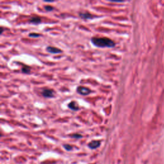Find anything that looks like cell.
I'll return each instance as SVG.
<instances>
[{
    "label": "cell",
    "mask_w": 164,
    "mask_h": 164,
    "mask_svg": "<svg viewBox=\"0 0 164 164\" xmlns=\"http://www.w3.org/2000/svg\"><path fill=\"white\" fill-rule=\"evenodd\" d=\"M92 43L99 48H113L115 46L113 40L107 37H93Z\"/></svg>",
    "instance_id": "cell-1"
},
{
    "label": "cell",
    "mask_w": 164,
    "mask_h": 164,
    "mask_svg": "<svg viewBox=\"0 0 164 164\" xmlns=\"http://www.w3.org/2000/svg\"><path fill=\"white\" fill-rule=\"evenodd\" d=\"M76 91H77L78 94L82 95V96H87V95L90 94V93L92 92L90 88H87V87H82V86H80V87H78L77 89H76Z\"/></svg>",
    "instance_id": "cell-2"
},
{
    "label": "cell",
    "mask_w": 164,
    "mask_h": 164,
    "mask_svg": "<svg viewBox=\"0 0 164 164\" xmlns=\"http://www.w3.org/2000/svg\"><path fill=\"white\" fill-rule=\"evenodd\" d=\"M42 95L46 98H51L54 97L55 92L50 88H44L42 91Z\"/></svg>",
    "instance_id": "cell-3"
},
{
    "label": "cell",
    "mask_w": 164,
    "mask_h": 164,
    "mask_svg": "<svg viewBox=\"0 0 164 164\" xmlns=\"http://www.w3.org/2000/svg\"><path fill=\"white\" fill-rule=\"evenodd\" d=\"M46 50L48 52H49V53H52V54H58V53H61L62 52V51L61 50L53 46L47 47Z\"/></svg>",
    "instance_id": "cell-4"
},
{
    "label": "cell",
    "mask_w": 164,
    "mask_h": 164,
    "mask_svg": "<svg viewBox=\"0 0 164 164\" xmlns=\"http://www.w3.org/2000/svg\"><path fill=\"white\" fill-rule=\"evenodd\" d=\"M79 16L81 18L83 19H91L94 17H96V16H94L90 13L85 12H80L79 14Z\"/></svg>",
    "instance_id": "cell-5"
},
{
    "label": "cell",
    "mask_w": 164,
    "mask_h": 164,
    "mask_svg": "<svg viewBox=\"0 0 164 164\" xmlns=\"http://www.w3.org/2000/svg\"><path fill=\"white\" fill-rule=\"evenodd\" d=\"M68 107L71 110H73V111H78L79 110V106H78L77 103L76 101H74L70 103L68 105Z\"/></svg>",
    "instance_id": "cell-6"
},
{
    "label": "cell",
    "mask_w": 164,
    "mask_h": 164,
    "mask_svg": "<svg viewBox=\"0 0 164 164\" xmlns=\"http://www.w3.org/2000/svg\"><path fill=\"white\" fill-rule=\"evenodd\" d=\"M29 23L34 24V25H38V24L41 23V19L39 16H34V17H32L29 19Z\"/></svg>",
    "instance_id": "cell-7"
},
{
    "label": "cell",
    "mask_w": 164,
    "mask_h": 164,
    "mask_svg": "<svg viewBox=\"0 0 164 164\" xmlns=\"http://www.w3.org/2000/svg\"><path fill=\"white\" fill-rule=\"evenodd\" d=\"M100 142L98 140H94L88 144V147L90 149H96L100 146Z\"/></svg>",
    "instance_id": "cell-8"
},
{
    "label": "cell",
    "mask_w": 164,
    "mask_h": 164,
    "mask_svg": "<svg viewBox=\"0 0 164 164\" xmlns=\"http://www.w3.org/2000/svg\"><path fill=\"white\" fill-rule=\"evenodd\" d=\"M22 72L25 74H29L30 73V67L28 66H24L22 68Z\"/></svg>",
    "instance_id": "cell-9"
},
{
    "label": "cell",
    "mask_w": 164,
    "mask_h": 164,
    "mask_svg": "<svg viewBox=\"0 0 164 164\" xmlns=\"http://www.w3.org/2000/svg\"><path fill=\"white\" fill-rule=\"evenodd\" d=\"M29 36L30 37H33V38H36V37H40V35L39 33H29Z\"/></svg>",
    "instance_id": "cell-10"
},
{
    "label": "cell",
    "mask_w": 164,
    "mask_h": 164,
    "mask_svg": "<svg viewBox=\"0 0 164 164\" xmlns=\"http://www.w3.org/2000/svg\"><path fill=\"white\" fill-rule=\"evenodd\" d=\"M44 8H45L46 10L48 11V12H50V11H52L53 9H54V8H53V6H49V5L44 6Z\"/></svg>",
    "instance_id": "cell-11"
},
{
    "label": "cell",
    "mask_w": 164,
    "mask_h": 164,
    "mask_svg": "<svg viewBox=\"0 0 164 164\" xmlns=\"http://www.w3.org/2000/svg\"><path fill=\"white\" fill-rule=\"evenodd\" d=\"M71 137L73 138H82V136L80 135V134H74Z\"/></svg>",
    "instance_id": "cell-12"
},
{
    "label": "cell",
    "mask_w": 164,
    "mask_h": 164,
    "mask_svg": "<svg viewBox=\"0 0 164 164\" xmlns=\"http://www.w3.org/2000/svg\"><path fill=\"white\" fill-rule=\"evenodd\" d=\"M64 147H65V149H67V150H68V151L71 150L72 149V146H69V145H64Z\"/></svg>",
    "instance_id": "cell-13"
},
{
    "label": "cell",
    "mask_w": 164,
    "mask_h": 164,
    "mask_svg": "<svg viewBox=\"0 0 164 164\" xmlns=\"http://www.w3.org/2000/svg\"><path fill=\"white\" fill-rule=\"evenodd\" d=\"M113 3H122V1H111Z\"/></svg>",
    "instance_id": "cell-14"
},
{
    "label": "cell",
    "mask_w": 164,
    "mask_h": 164,
    "mask_svg": "<svg viewBox=\"0 0 164 164\" xmlns=\"http://www.w3.org/2000/svg\"><path fill=\"white\" fill-rule=\"evenodd\" d=\"M3 31H4V29H3V27H1V32H0V34H2L3 32Z\"/></svg>",
    "instance_id": "cell-15"
}]
</instances>
